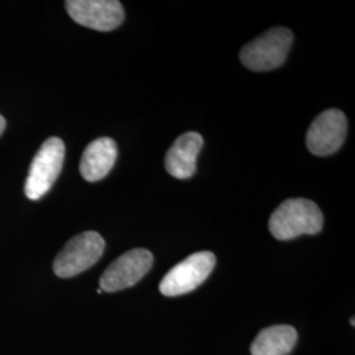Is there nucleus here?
Masks as SVG:
<instances>
[{
    "mask_svg": "<svg viewBox=\"0 0 355 355\" xmlns=\"http://www.w3.org/2000/svg\"><path fill=\"white\" fill-rule=\"evenodd\" d=\"M322 225L324 216L318 204L303 198L283 202L268 220L271 234L280 241L293 240L303 234H318Z\"/></svg>",
    "mask_w": 355,
    "mask_h": 355,
    "instance_id": "f257e3e1",
    "label": "nucleus"
},
{
    "mask_svg": "<svg viewBox=\"0 0 355 355\" xmlns=\"http://www.w3.org/2000/svg\"><path fill=\"white\" fill-rule=\"evenodd\" d=\"M293 35L283 26H277L246 44L240 60L252 71H270L284 64L291 49Z\"/></svg>",
    "mask_w": 355,
    "mask_h": 355,
    "instance_id": "f03ea898",
    "label": "nucleus"
},
{
    "mask_svg": "<svg viewBox=\"0 0 355 355\" xmlns=\"http://www.w3.org/2000/svg\"><path fill=\"white\" fill-rule=\"evenodd\" d=\"M64 161V141L51 137L36 153L26 180V198L31 200L41 199L60 177Z\"/></svg>",
    "mask_w": 355,
    "mask_h": 355,
    "instance_id": "7ed1b4c3",
    "label": "nucleus"
},
{
    "mask_svg": "<svg viewBox=\"0 0 355 355\" xmlns=\"http://www.w3.org/2000/svg\"><path fill=\"white\" fill-rule=\"evenodd\" d=\"M105 249V241L96 232H85L64 246L53 263L54 274L60 278H73L89 270L101 258Z\"/></svg>",
    "mask_w": 355,
    "mask_h": 355,
    "instance_id": "20e7f679",
    "label": "nucleus"
},
{
    "mask_svg": "<svg viewBox=\"0 0 355 355\" xmlns=\"http://www.w3.org/2000/svg\"><path fill=\"white\" fill-rule=\"evenodd\" d=\"M215 265V254L211 252L192 254L166 274L159 291L170 297L193 291L211 275Z\"/></svg>",
    "mask_w": 355,
    "mask_h": 355,
    "instance_id": "39448f33",
    "label": "nucleus"
},
{
    "mask_svg": "<svg viewBox=\"0 0 355 355\" xmlns=\"http://www.w3.org/2000/svg\"><path fill=\"white\" fill-rule=\"evenodd\" d=\"M64 7L76 23L101 32L119 28L125 17L123 4L117 0H67Z\"/></svg>",
    "mask_w": 355,
    "mask_h": 355,
    "instance_id": "423d86ee",
    "label": "nucleus"
},
{
    "mask_svg": "<svg viewBox=\"0 0 355 355\" xmlns=\"http://www.w3.org/2000/svg\"><path fill=\"white\" fill-rule=\"evenodd\" d=\"M152 266L153 254L149 250H129L103 272L101 288L105 292H117L133 287L150 271Z\"/></svg>",
    "mask_w": 355,
    "mask_h": 355,
    "instance_id": "0eeeda50",
    "label": "nucleus"
},
{
    "mask_svg": "<svg viewBox=\"0 0 355 355\" xmlns=\"http://www.w3.org/2000/svg\"><path fill=\"white\" fill-rule=\"evenodd\" d=\"M347 135V119L340 110H327L318 114L306 132L308 150L327 157L337 152Z\"/></svg>",
    "mask_w": 355,
    "mask_h": 355,
    "instance_id": "6e6552de",
    "label": "nucleus"
},
{
    "mask_svg": "<svg viewBox=\"0 0 355 355\" xmlns=\"http://www.w3.org/2000/svg\"><path fill=\"white\" fill-rule=\"evenodd\" d=\"M203 144V137L196 132H187L178 137L166 154L167 173L178 179L192 177L196 171V158Z\"/></svg>",
    "mask_w": 355,
    "mask_h": 355,
    "instance_id": "1a4fd4ad",
    "label": "nucleus"
},
{
    "mask_svg": "<svg viewBox=\"0 0 355 355\" xmlns=\"http://www.w3.org/2000/svg\"><path fill=\"white\" fill-rule=\"evenodd\" d=\"M117 159L116 142L110 137L92 141L85 149L79 171L87 182H98L107 177Z\"/></svg>",
    "mask_w": 355,
    "mask_h": 355,
    "instance_id": "9d476101",
    "label": "nucleus"
},
{
    "mask_svg": "<svg viewBox=\"0 0 355 355\" xmlns=\"http://www.w3.org/2000/svg\"><path fill=\"white\" fill-rule=\"evenodd\" d=\"M297 343V331L290 325H274L262 330L250 347L252 355H288Z\"/></svg>",
    "mask_w": 355,
    "mask_h": 355,
    "instance_id": "9b49d317",
    "label": "nucleus"
},
{
    "mask_svg": "<svg viewBox=\"0 0 355 355\" xmlns=\"http://www.w3.org/2000/svg\"><path fill=\"white\" fill-rule=\"evenodd\" d=\"M4 129H6V119H4V117L0 114V136L3 135Z\"/></svg>",
    "mask_w": 355,
    "mask_h": 355,
    "instance_id": "f8f14e48",
    "label": "nucleus"
},
{
    "mask_svg": "<svg viewBox=\"0 0 355 355\" xmlns=\"http://www.w3.org/2000/svg\"><path fill=\"white\" fill-rule=\"evenodd\" d=\"M98 293H99V295H102V293H103L102 288H99V290H98Z\"/></svg>",
    "mask_w": 355,
    "mask_h": 355,
    "instance_id": "ddd939ff",
    "label": "nucleus"
}]
</instances>
